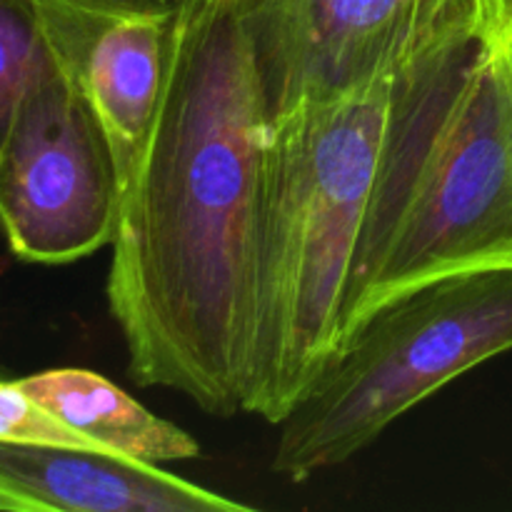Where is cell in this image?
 <instances>
[{
	"label": "cell",
	"mask_w": 512,
	"mask_h": 512,
	"mask_svg": "<svg viewBox=\"0 0 512 512\" xmlns=\"http://www.w3.org/2000/svg\"><path fill=\"white\" fill-rule=\"evenodd\" d=\"M270 113L235 0H178L168 78L120 190L108 305L130 378L243 413Z\"/></svg>",
	"instance_id": "obj_1"
},
{
	"label": "cell",
	"mask_w": 512,
	"mask_h": 512,
	"mask_svg": "<svg viewBox=\"0 0 512 512\" xmlns=\"http://www.w3.org/2000/svg\"><path fill=\"white\" fill-rule=\"evenodd\" d=\"M503 263H512V30L483 20L475 3L395 75L343 343L395 295Z\"/></svg>",
	"instance_id": "obj_2"
},
{
	"label": "cell",
	"mask_w": 512,
	"mask_h": 512,
	"mask_svg": "<svg viewBox=\"0 0 512 512\" xmlns=\"http://www.w3.org/2000/svg\"><path fill=\"white\" fill-rule=\"evenodd\" d=\"M395 75L300 100L270 120L243 405L265 423L288 418L343 343Z\"/></svg>",
	"instance_id": "obj_3"
},
{
	"label": "cell",
	"mask_w": 512,
	"mask_h": 512,
	"mask_svg": "<svg viewBox=\"0 0 512 512\" xmlns=\"http://www.w3.org/2000/svg\"><path fill=\"white\" fill-rule=\"evenodd\" d=\"M512 350V263L420 283L368 315L278 423L275 473L303 483L348 463L390 423Z\"/></svg>",
	"instance_id": "obj_4"
},
{
	"label": "cell",
	"mask_w": 512,
	"mask_h": 512,
	"mask_svg": "<svg viewBox=\"0 0 512 512\" xmlns=\"http://www.w3.org/2000/svg\"><path fill=\"white\" fill-rule=\"evenodd\" d=\"M118 210L120 180L108 135L53 58L0 155L5 240L28 263H73L113 243Z\"/></svg>",
	"instance_id": "obj_5"
},
{
	"label": "cell",
	"mask_w": 512,
	"mask_h": 512,
	"mask_svg": "<svg viewBox=\"0 0 512 512\" xmlns=\"http://www.w3.org/2000/svg\"><path fill=\"white\" fill-rule=\"evenodd\" d=\"M270 120L400 70L475 0H235Z\"/></svg>",
	"instance_id": "obj_6"
},
{
	"label": "cell",
	"mask_w": 512,
	"mask_h": 512,
	"mask_svg": "<svg viewBox=\"0 0 512 512\" xmlns=\"http://www.w3.org/2000/svg\"><path fill=\"white\" fill-rule=\"evenodd\" d=\"M175 5L170 0H38L60 68L98 115L120 190L148 140L165 78Z\"/></svg>",
	"instance_id": "obj_7"
},
{
	"label": "cell",
	"mask_w": 512,
	"mask_h": 512,
	"mask_svg": "<svg viewBox=\"0 0 512 512\" xmlns=\"http://www.w3.org/2000/svg\"><path fill=\"white\" fill-rule=\"evenodd\" d=\"M5 512H245L250 505L160 465L75 445L0 440Z\"/></svg>",
	"instance_id": "obj_8"
},
{
	"label": "cell",
	"mask_w": 512,
	"mask_h": 512,
	"mask_svg": "<svg viewBox=\"0 0 512 512\" xmlns=\"http://www.w3.org/2000/svg\"><path fill=\"white\" fill-rule=\"evenodd\" d=\"M18 383L30 398L105 453L148 465L178 463L200 455V445L183 428L150 413L93 370H43Z\"/></svg>",
	"instance_id": "obj_9"
},
{
	"label": "cell",
	"mask_w": 512,
	"mask_h": 512,
	"mask_svg": "<svg viewBox=\"0 0 512 512\" xmlns=\"http://www.w3.org/2000/svg\"><path fill=\"white\" fill-rule=\"evenodd\" d=\"M50 60L38 0H0V155L30 88Z\"/></svg>",
	"instance_id": "obj_10"
},
{
	"label": "cell",
	"mask_w": 512,
	"mask_h": 512,
	"mask_svg": "<svg viewBox=\"0 0 512 512\" xmlns=\"http://www.w3.org/2000/svg\"><path fill=\"white\" fill-rule=\"evenodd\" d=\"M0 440L10 443H48V445H75V448L98 450L85 435L45 410L38 400L30 398L18 380L5 383L0 380ZM105 453V450H103Z\"/></svg>",
	"instance_id": "obj_11"
},
{
	"label": "cell",
	"mask_w": 512,
	"mask_h": 512,
	"mask_svg": "<svg viewBox=\"0 0 512 512\" xmlns=\"http://www.w3.org/2000/svg\"><path fill=\"white\" fill-rule=\"evenodd\" d=\"M478 3L480 15L488 23L498 25V28H510L512 25V0H475Z\"/></svg>",
	"instance_id": "obj_12"
},
{
	"label": "cell",
	"mask_w": 512,
	"mask_h": 512,
	"mask_svg": "<svg viewBox=\"0 0 512 512\" xmlns=\"http://www.w3.org/2000/svg\"><path fill=\"white\" fill-rule=\"evenodd\" d=\"M170 3H178V0H170Z\"/></svg>",
	"instance_id": "obj_13"
},
{
	"label": "cell",
	"mask_w": 512,
	"mask_h": 512,
	"mask_svg": "<svg viewBox=\"0 0 512 512\" xmlns=\"http://www.w3.org/2000/svg\"><path fill=\"white\" fill-rule=\"evenodd\" d=\"M510 30H512V25H510Z\"/></svg>",
	"instance_id": "obj_14"
}]
</instances>
